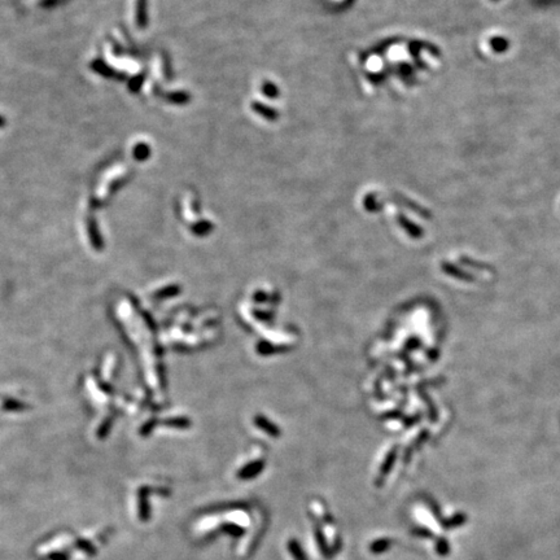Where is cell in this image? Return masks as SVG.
<instances>
[{
  "instance_id": "6da1fadb",
  "label": "cell",
  "mask_w": 560,
  "mask_h": 560,
  "mask_svg": "<svg viewBox=\"0 0 560 560\" xmlns=\"http://www.w3.org/2000/svg\"><path fill=\"white\" fill-rule=\"evenodd\" d=\"M138 13H137V20L138 25L140 28H143L147 22V0H138Z\"/></svg>"
},
{
  "instance_id": "5b68a950",
  "label": "cell",
  "mask_w": 560,
  "mask_h": 560,
  "mask_svg": "<svg viewBox=\"0 0 560 560\" xmlns=\"http://www.w3.org/2000/svg\"><path fill=\"white\" fill-rule=\"evenodd\" d=\"M148 155V148L147 145L144 144H139L137 148L134 149V157H137V159L139 160H143L145 159Z\"/></svg>"
},
{
  "instance_id": "8992f818",
  "label": "cell",
  "mask_w": 560,
  "mask_h": 560,
  "mask_svg": "<svg viewBox=\"0 0 560 560\" xmlns=\"http://www.w3.org/2000/svg\"><path fill=\"white\" fill-rule=\"evenodd\" d=\"M4 126H6V120L0 115V127H4Z\"/></svg>"
},
{
  "instance_id": "277c9868",
  "label": "cell",
  "mask_w": 560,
  "mask_h": 560,
  "mask_svg": "<svg viewBox=\"0 0 560 560\" xmlns=\"http://www.w3.org/2000/svg\"><path fill=\"white\" fill-rule=\"evenodd\" d=\"M92 68L95 69L98 73L105 75V77H110V75H112V70H110V69L108 68L107 65H104V63H100V61H95V63L92 64Z\"/></svg>"
},
{
  "instance_id": "7a4b0ae2",
  "label": "cell",
  "mask_w": 560,
  "mask_h": 560,
  "mask_svg": "<svg viewBox=\"0 0 560 560\" xmlns=\"http://www.w3.org/2000/svg\"><path fill=\"white\" fill-rule=\"evenodd\" d=\"M288 547H289V552L293 555V557H295L296 560H306V556H305V554L302 552V549H301L300 545H298L295 539H292V541L289 542Z\"/></svg>"
},
{
  "instance_id": "3957f363",
  "label": "cell",
  "mask_w": 560,
  "mask_h": 560,
  "mask_svg": "<svg viewBox=\"0 0 560 560\" xmlns=\"http://www.w3.org/2000/svg\"><path fill=\"white\" fill-rule=\"evenodd\" d=\"M389 544L391 542L387 541V539H379V541L374 542V544L370 546V549H371V552H381V551H385L387 547L389 546Z\"/></svg>"
}]
</instances>
